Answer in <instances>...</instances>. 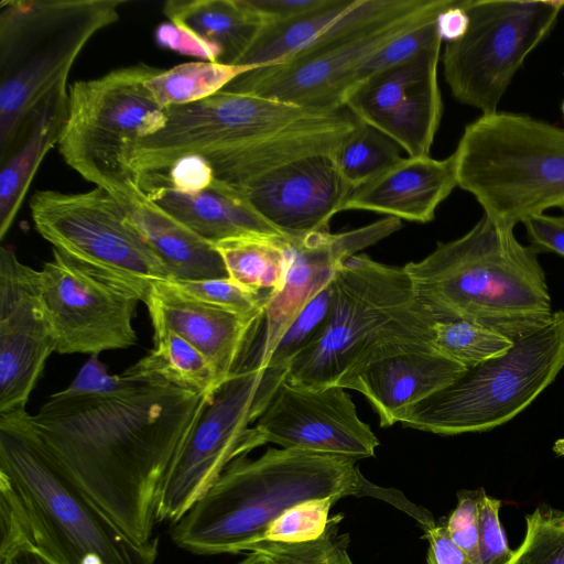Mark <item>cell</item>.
Wrapping results in <instances>:
<instances>
[{
    "instance_id": "cell-5",
    "label": "cell",
    "mask_w": 564,
    "mask_h": 564,
    "mask_svg": "<svg viewBox=\"0 0 564 564\" xmlns=\"http://www.w3.org/2000/svg\"><path fill=\"white\" fill-rule=\"evenodd\" d=\"M327 314L291 359L285 380L336 386L347 372L403 351L433 349L436 319L416 297L404 267L355 254L335 272Z\"/></svg>"
},
{
    "instance_id": "cell-26",
    "label": "cell",
    "mask_w": 564,
    "mask_h": 564,
    "mask_svg": "<svg viewBox=\"0 0 564 564\" xmlns=\"http://www.w3.org/2000/svg\"><path fill=\"white\" fill-rule=\"evenodd\" d=\"M163 13L219 47L228 65H238L264 25L246 0H170Z\"/></svg>"
},
{
    "instance_id": "cell-32",
    "label": "cell",
    "mask_w": 564,
    "mask_h": 564,
    "mask_svg": "<svg viewBox=\"0 0 564 564\" xmlns=\"http://www.w3.org/2000/svg\"><path fill=\"white\" fill-rule=\"evenodd\" d=\"M513 343L479 324L454 319L435 323L431 346L436 352L468 369L505 355Z\"/></svg>"
},
{
    "instance_id": "cell-6",
    "label": "cell",
    "mask_w": 564,
    "mask_h": 564,
    "mask_svg": "<svg viewBox=\"0 0 564 564\" xmlns=\"http://www.w3.org/2000/svg\"><path fill=\"white\" fill-rule=\"evenodd\" d=\"M0 488L28 544L55 564H154L159 540L139 543L55 464L15 415L0 416Z\"/></svg>"
},
{
    "instance_id": "cell-16",
    "label": "cell",
    "mask_w": 564,
    "mask_h": 564,
    "mask_svg": "<svg viewBox=\"0 0 564 564\" xmlns=\"http://www.w3.org/2000/svg\"><path fill=\"white\" fill-rule=\"evenodd\" d=\"M37 274L56 352L98 356L137 343V297L94 276L55 249Z\"/></svg>"
},
{
    "instance_id": "cell-38",
    "label": "cell",
    "mask_w": 564,
    "mask_h": 564,
    "mask_svg": "<svg viewBox=\"0 0 564 564\" xmlns=\"http://www.w3.org/2000/svg\"><path fill=\"white\" fill-rule=\"evenodd\" d=\"M436 19L419 25L391 40L388 44L371 55L357 69L355 74L354 89L372 75L402 64L426 48L442 43Z\"/></svg>"
},
{
    "instance_id": "cell-30",
    "label": "cell",
    "mask_w": 564,
    "mask_h": 564,
    "mask_svg": "<svg viewBox=\"0 0 564 564\" xmlns=\"http://www.w3.org/2000/svg\"><path fill=\"white\" fill-rule=\"evenodd\" d=\"M153 349L129 367L138 373L160 376L182 387L213 394L220 386L212 362L172 330L153 328Z\"/></svg>"
},
{
    "instance_id": "cell-11",
    "label": "cell",
    "mask_w": 564,
    "mask_h": 564,
    "mask_svg": "<svg viewBox=\"0 0 564 564\" xmlns=\"http://www.w3.org/2000/svg\"><path fill=\"white\" fill-rule=\"evenodd\" d=\"M564 367V311L516 340L499 357L468 368L452 383L409 408L401 423L441 435L487 432L512 420Z\"/></svg>"
},
{
    "instance_id": "cell-40",
    "label": "cell",
    "mask_w": 564,
    "mask_h": 564,
    "mask_svg": "<svg viewBox=\"0 0 564 564\" xmlns=\"http://www.w3.org/2000/svg\"><path fill=\"white\" fill-rule=\"evenodd\" d=\"M485 490H462L457 494V505L445 521L453 542L474 564L479 561V502Z\"/></svg>"
},
{
    "instance_id": "cell-2",
    "label": "cell",
    "mask_w": 564,
    "mask_h": 564,
    "mask_svg": "<svg viewBox=\"0 0 564 564\" xmlns=\"http://www.w3.org/2000/svg\"><path fill=\"white\" fill-rule=\"evenodd\" d=\"M356 122L344 107L204 158L218 183L282 235L328 231L351 193L338 155Z\"/></svg>"
},
{
    "instance_id": "cell-34",
    "label": "cell",
    "mask_w": 564,
    "mask_h": 564,
    "mask_svg": "<svg viewBox=\"0 0 564 564\" xmlns=\"http://www.w3.org/2000/svg\"><path fill=\"white\" fill-rule=\"evenodd\" d=\"M344 514L330 516L325 532L316 540L285 543L261 540L248 553L264 557L267 564H354L348 554L349 534L340 533Z\"/></svg>"
},
{
    "instance_id": "cell-45",
    "label": "cell",
    "mask_w": 564,
    "mask_h": 564,
    "mask_svg": "<svg viewBox=\"0 0 564 564\" xmlns=\"http://www.w3.org/2000/svg\"><path fill=\"white\" fill-rule=\"evenodd\" d=\"M530 246L540 252H553L564 257V214H539L523 220Z\"/></svg>"
},
{
    "instance_id": "cell-21",
    "label": "cell",
    "mask_w": 564,
    "mask_h": 564,
    "mask_svg": "<svg viewBox=\"0 0 564 564\" xmlns=\"http://www.w3.org/2000/svg\"><path fill=\"white\" fill-rule=\"evenodd\" d=\"M144 304L152 327L172 330L197 348L214 366L220 384L237 369L263 322V314L242 316L204 303L171 281L156 282Z\"/></svg>"
},
{
    "instance_id": "cell-28",
    "label": "cell",
    "mask_w": 564,
    "mask_h": 564,
    "mask_svg": "<svg viewBox=\"0 0 564 564\" xmlns=\"http://www.w3.org/2000/svg\"><path fill=\"white\" fill-rule=\"evenodd\" d=\"M356 0H328L296 19L264 24L238 65L253 68L281 62L336 28Z\"/></svg>"
},
{
    "instance_id": "cell-31",
    "label": "cell",
    "mask_w": 564,
    "mask_h": 564,
    "mask_svg": "<svg viewBox=\"0 0 564 564\" xmlns=\"http://www.w3.org/2000/svg\"><path fill=\"white\" fill-rule=\"evenodd\" d=\"M250 69L218 62H188L161 69L147 82V86L155 101L166 109L210 97Z\"/></svg>"
},
{
    "instance_id": "cell-19",
    "label": "cell",
    "mask_w": 564,
    "mask_h": 564,
    "mask_svg": "<svg viewBox=\"0 0 564 564\" xmlns=\"http://www.w3.org/2000/svg\"><path fill=\"white\" fill-rule=\"evenodd\" d=\"M401 228V220L387 216L370 225L330 234L312 232L286 237L288 268L280 289L267 296L263 322L251 357L260 367L270 358L291 324L307 304L333 280L346 260Z\"/></svg>"
},
{
    "instance_id": "cell-44",
    "label": "cell",
    "mask_w": 564,
    "mask_h": 564,
    "mask_svg": "<svg viewBox=\"0 0 564 564\" xmlns=\"http://www.w3.org/2000/svg\"><path fill=\"white\" fill-rule=\"evenodd\" d=\"M126 382V376L108 372L98 356H90L73 382L63 391L67 394H101L119 389Z\"/></svg>"
},
{
    "instance_id": "cell-51",
    "label": "cell",
    "mask_w": 564,
    "mask_h": 564,
    "mask_svg": "<svg viewBox=\"0 0 564 564\" xmlns=\"http://www.w3.org/2000/svg\"><path fill=\"white\" fill-rule=\"evenodd\" d=\"M562 113H563V118H564V101L562 104Z\"/></svg>"
},
{
    "instance_id": "cell-9",
    "label": "cell",
    "mask_w": 564,
    "mask_h": 564,
    "mask_svg": "<svg viewBox=\"0 0 564 564\" xmlns=\"http://www.w3.org/2000/svg\"><path fill=\"white\" fill-rule=\"evenodd\" d=\"M454 153L457 186L498 225L564 209V129L495 111L466 126Z\"/></svg>"
},
{
    "instance_id": "cell-46",
    "label": "cell",
    "mask_w": 564,
    "mask_h": 564,
    "mask_svg": "<svg viewBox=\"0 0 564 564\" xmlns=\"http://www.w3.org/2000/svg\"><path fill=\"white\" fill-rule=\"evenodd\" d=\"M263 24L290 21L313 12L328 0H246Z\"/></svg>"
},
{
    "instance_id": "cell-7",
    "label": "cell",
    "mask_w": 564,
    "mask_h": 564,
    "mask_svg": "<svg viewBox=\"0 0 564 564\" xmlns=\"http://www.w3.org/2000/svg\"><path fill=\"white\" fill-rule=\"evenodd\" d=\"M127 0H3L0 3V163L23 142L47 100Z\"/></svg>"
},
{
    "instance_id": "cell-12",
    "label": "cell",
    "mask_w": 564,
    "mask_h": 564,
    "mask_svg": "<svg viewBox=\"0 0 564 564\" xmlns=\"http://www.w3.org/2000/svg\"><path fill=\"white\" fill-rule=\"evenodd\" d=\"M288 366L260 367L247 355L210 395L162 485L156 522L178 521L235 459L264 445L256 422L286 377Z\"/></svg>"
},
{
    "instance_id": "cell-22",
    "label": "cell",
    "mask_w": 564,
    "mask_h": 564,
    "mask_svg": "<svg viewBox=\"0 0 564 564\" xmlns=\"http://www.w3.org/2000/svg\"><path fill=\"white\" fill-rule=\"evenodd\" d=\"M467 368L434 349L398 352L345 373L336 386L360 392L382 427L401 421L415 403L442 390Z\"/></svg>"
},
{
    "instance_id": "cell-20",
    "label": "cell",
    "mask_w": 564,
    "mask_h": 564,
    "mask_svg": "<svg viewBox=\"0 0 564 564\" xmlns=\"http://www.w3.org/2000/svg\"><path fill=\"white\" fill-rule=\"evenodd\" d=\"M264 443L341 455H375L379 441L362 422L351 397L339 386L307 388L284 379L256 422Z\"/></svg>"
},
{
    "instance_id": "cell-27",
    "label": "cell",
    "mask_w": 564,
    "mask_h": 564,
    "mask_svg": "<svg viewBox=\"0 0 564 564\" xmlns=\"http://www.w3.org/2000/svg\"><path fill=\"white\" fill-rule=\"evenodd\" d=\"M67 99L68 89L53 95L23 142L0 163L1 239L11 228L41 162L58 142L66 117Z\"/></svg>"
},
{
    "instance_id": "cell-23",
    "label": "cell",
    "mask_w": 564,
    "mask_h": 564,
    "mask_svg": "<svg viewBox=\"0 0 564 564\" xmlns=\"http://www.w3.org/2000/svg\"><path fill=\"white\" fill-rule=\"evenodd\" d=\"M456 186L454 152L442 160L430 155L401 158L352 189L343 210L362 209L424 224L434 218L437 207Z\"/></svg>"
},
{
    "instance_id": "cell-14",
    "label": "cell",
    "mask_w": 564,
    "mask_h": 564,
    "mask_svg": "<svg viewBox=\"0 0 564 564\" xmlns=\"http://www.w3.org/2000/svg\"><path fill=\"white\" fill-rule=\"evenodd\" d=\"M465 8L468 29L447 42L443 73L456 100L491 113L527 56L555 25L564 0H467Z\"/></svg>"
},
{
    "instance_id": "cell-10",
    "label": "cell",
    "mask_w": 564,
    "mask_h": 564,
    "mask_svg": "<svg viewBox=\"0 0 564 564\" xmlns=\"http://www.w3.org/2000/svg\"><path fill=\"white\" fill-rule=\"evenodd\" d=\"M160 70L138 63L68 88L58 152L83 178L112 196L139 186L130 166L132 151L165 127L166 109L147 86Z\"/></svg>"
},
{
    "instance_id": "cell-4",
    "label": "cell",
    "mask_w": 564,
    "mask_h": 564,
    "mask_svg": "<svg viewBox=\"0 0 564 564\" xmlns=\"http://www.w3.org/2000/svg\"><path fill=\"white\" fill-rule=\"evenodd\" d=\"M356 459L299 448H269L231 462L175 523L176 546L197 555L248 553L269 524L312 498L359 496L367 479Z\"/></svg>"
},
{
    "instance_id": "cell-29",
    "label": "cell",
    "mask_w": 564,
    "mask_h": 564,
    "mask_svg": "<svg viewBox=\"0 0 564 564\" xmlns=\"http://www.w3.org/2000/svg\"><path fill=\"white\" fill-rule=\"evenodd\" d=\"M285 236H243L215 243L228 276L243 288L269 294L281 288L288 268Z\"/></svg>"
},
{
    "instance_id": "cell-49",
    "label": "cell",
    "mask_w": 564,
    "mask_h": 564,
    "mask_svg": "<svg viewBox=\"0 0 564 564\" xmlns=\"http://www.w3.org/2000/svg\"><path fill=\"white\" fill-rule=\"evenodd\" d=\"M1 564H55L30 544H22L0 555Z\"/></svg>"
},
{
    "instance_id": "cell-47",
    "label": "cell",
    "mask_w": 564,
    "mask_h": 564,
    "mask_svg": "<svg viewBox=\"0 0 564 564\" xmlns=\"http://www.w3.org/2000/svg\"><path fill=\"white\" fill-rule=\"evenodd\" d=\"M429 541L427 564H474L451 539L445 522L424 529Z\"/></svg>"
},
{
    "instance_id": "cell-41",
    "label": "cell",
    "mask_w": 564,
    "mask_h": 564,
    "mask_svg": "<svg viewBox=\"0 0 564 564\" xmlns=\"http://www.w3.org/2000/svg\"><path fill=\"white\" fill-rule=\"evenodd\" d=\"M501 500L482 494L479 502L480 564H507L512 556L499 520Z\"/></svg>"
},
{
    "instance_id": "cell-33",
    "label": "cell",
    "mask_w": 564,
    "mask_h": 564,
    "mask_svg": "<svg viewBox=\"0 0 564 564\" xmlns=\"http://www.w3.org/2000/svg\"><path fill=\"white\" fill-rule=\"evenodd\" d=\"M399 149L390 138L357 119L338 155L343 178L351 191L357 188L398 162Z\"/></svg>"
},
{
    "instance_id": "cell-36",
    "label": "cell",
    "mask_w": 564,
    "mask_h": 564,
    "mask_svg": "<svg viewBox=\"0 0 564 564\" xmlns=\"http://www.w3.org/2000/svg\"><path fill=\"white\" fill-rule=\"evenodd\" d=\"M339 499L338 496H327L291 506L269 524L262 540L285 543L316 540L325 532L330 509Z\"/></svg>"
},
{
    "instance_id": "cell-25",
    "label": "cell",
    "mask_w": 564,
    "mask_h": 564,
    "mask_svg": "<svg viewBox=\"0 0 564 564\" xmlns=\"http://www.w3.org/2000/svg\"><path fill=\"white\" fill-rule=\"evenodd\" d=\"M113 197L127 210L172 281L229 278L215 246L149 199L139 186Z\"/></svg>"
},
{
    "instance_id": "cell-13",
    "label": "cell",
    "mask_w": 564,
    "mask_h": 564,
    "mask_svg": "<svg viewBox=\"0 0 564 564\" xmlns=\"http://www.w3.org/2000/svg\"><path fill=\"white\" fill-rule=\"evenodd\" d=\"M36 231L80 268L145 303L156 282L172 278L105 188L83 193L36 191L30 199Z\"/></svg>"
},
{
    "instance_id": "cell-48",
    "label": "cell",
    "mask_w": 564,
    "mask_h": 564,
    "mask_svg": "<svg viewBox=\"0 0 564 564\" xmlns=\"http://www.w3.org/2000/svg\"><path fill=\"white\" fill-rule=\"evenodd\" d=\"M466 1L455 0L452 6L438 14L436 24L442 41L453 42L466 33L469 25V17L465 8Z\"/></svg>"
},
{
    "instance_id": "cell-1",
    "label": "cell",
    "mask_w": 564,
    "mask_h": 564,
    "mask_svg": "<svg viewBox=\"0 0 564 564\" xmlns=\"http://www.w3.org/2000/svg\"><path fill=\"white\" fill-rule=\"evenodd\" d=\"M101 394H52L15 415L55 464L127 535L153 530L166 474L212 394L127 369Z\"/></svg>"
},
{
    "instance_id": "cell-15",
    "label": "cell",
    "mask_w": 564,
    "mask_h": 564,
    "mask_svg": "<svg viewBox=\"0 0 564 564\" xmlns=\"http://www.w3.org/2000/svg\"><path fill=\"white\" fill-rule=\"evenodd\" d=\"M316 113L279 100L221 90L203 100L166 108L165 127L133 149L135 180L165 172L180 158L242 145Z\"/></svg>"
},
{
    "instance_id": "cell-35",
    "label": "cell",
    "mask_w": 564,
    "mask_h": 564,
    "mask_svg": "<svg viewBox=\"0 0 564 564\" xmlns=\"http://www.w3.org/2000/svg\"><path fill=\"white\" fill-rule=\"evenodd\" d=\"M507 564H564V510L546 503L525 516V534Z\"/></svg>"
},
{
    "instance_id": "cell-39",
    "label": "cell",
    "mask_w": 564,
    "mask_h": 564,
    "mask_svg": "<svg viewBox=\"0 0 564 564\" xmlns=\"http://www.w3.org/2000/svg\"><path fill=\"white\" fill-rule=\"evenodd\" d=\"M330 295L329 283L291 324L273 351L268 366H289L291 359L303 348L323 323L329 307Z\"/></svg>"
},
{
    "instance_id": "cell-17",
    "label": "cell",
    "mask_w": 564,
    "mask_h": 564,
    "mask_svg": "<svg viewBox=\"0 0 564 564\" xmlns=\"http://www.w3.org/2000/svg\"><path fill=\"white\" fill-rule=\"evenodd\" d=\"M441 43L359 84L345 107L394 141L409 156H426L438 130L443 101L437 80Z\"/></svg>"
},
{
    "instance_id": "cell-43",
    "label": "cell",
    "mask_w": 564,
    "mask_h": 564,
    "mask_svg": "<svg viewBox=\"0 0 564 564\" xmlns=\"http://www.w3.org/2000/svg\"><path fill=\"white\" fill-rule=\"evenodd\" d=\"M163 173L166 183L183 193L202 192L209 188L215 181L212 164L199 154L180 158Z\"/></svg>"
},
{
    "instance_id": "cell-37",
    "label": "cell",
    "mask_w": 564,
    "mask_h": 564,
    "mask_svg": "<svg viewBox=\"0 0 564 564\" xmlns=\"http://www.w3.org/2000/svg\"><path fill=\"white\" fill-rule=\"evenodd\" d=\"M185 294L242 316L263 314L268 294L252 292L230 278L171 281Z\"/></svg>"
},
{
    "instance_id": "cell-50",
    "label": "cell",
    "mask_w": 564,
    "mask_h": 564,
    "mask_svg": "<svg viewBox=\"0 0 564 564\" xmlns=\"http://www.w3.org/2000/svg\"><path fill=\"white\" fill-rule=\"evenodd\" d=\"M237 564H267V561L262 555L251 552L247 553L245 558L238 562Z\"/></svg>"
},
{
    "instance_id": "cell-18",
    "label": "cell",
    "mask_w": 564,
    "mask_h": 564,
    "mask_svg": "<svg viewBox=\"0 0 564 564\" xmlns=\"http://www.w3.org/2000/svg\"><path fill=\"white\" fill-rule=\"evenodd\" d=\"M37 270L11 247L0 248V416L26 412L30 395L55 351Z\"/></svg>"
},
{
    "instance_id": "cell-8",
    "label": "cell",
    "mask_w": 564,
    "mask_h": 564,
    "mask_svg": "<svg viewBox=\"0 0 564 564\" xmlns=\"http://www.w3.org/2000/svg\"><path fill=\"white\" fill-rule=\"evenodd\" d=\"M455 0H356L341 22L292 56L250 69L224 90L317 112L345 107L357 69L401 34L435 20Z\"/></svg>"
},
{
    "instance_id": "cell-3",
    "label": "cell",
    "mask_w": 564,
    "mask_h": 564,
    "mask_svg": "<svg viewBox=\"0 0 564 564\" xmlns=\"http://www.w3.org/2000/svg\"><path fill=\"white\" fill-rule=\"evenodd\" d=\"M538 254L518 241L513 228L484 215L464 236L438 242L404 269L436 322L468 321L516 341L553 315Z\"/></svg>"
},
{
    "instance_id": "cell-42",
    "label": "cell",
    "mask_w": 564,
    "mask_h": 564,
    "mask_svg": "<svg viewBox=\"0 0 564 564\" xmlns=\"http://www.w3.org/2000/svg\"><path fill=\"white\" fill-rule=\"evenodd\" d=\"M154 39L160 47L206 62L221 63L223 52L176 22H163L155 29Z\"/></svg>"
},
{
    "instance_id": "cell-24",
    "label": "cell",
    "mask_w": 564,
    "mask_h": 564,
    "mask_svg": "<svg viewBox=\"0 0 564 564\" xmlns=\"http://www.w3.org/2000/svg\"><path fill=\"white\" fill-rule=\"evenodd\" d=\"M137 183L149 199L213 245L252 235L284 236L216 180L197 193L172 188L163 172L141 175Z\"/></svg>"
}]
</instances>
